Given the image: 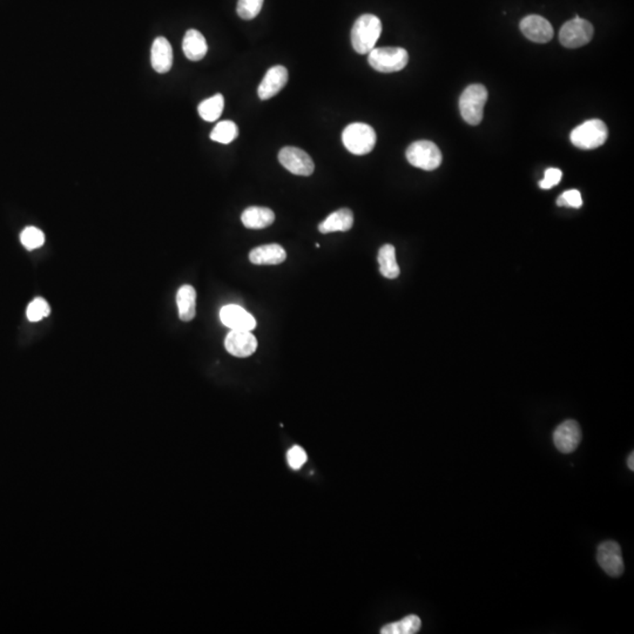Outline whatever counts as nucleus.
Segmentation results:
<instances>
[{
    "label": "nucleus",
    "mask_w": 634,
    "mask_h": 634,
    "mask_svg": "<svg viewBox=\"0 0 634 634\" xmlns=\"http://www.w3.org/2000/svg\"><path fill=\"white\" fill-rule=\"evenodd\" d=\"M262 5L264 0H239L237 6V15L242 19H254L262 10Z\"/></svg>",
    "instance_id": "obj_26"
},
{
    "label": "nucleus",
    "mask_w": 634,
    "mask_h": 634,
    "mask_svg": "<svg viewBox=\"0 0 634 634\" xmlns=\"http://www.w3.org/2000/svg\"><path fill=\"white\" fill-rule=\"evenodd\" d=\"M237 135H239V128H237V123L230 120H225V121L219 123L214 127V130H212L210 139L213 142L227 145V144L233 142L237 138Z\"/></svg>",
    "instance_id": "obj_24"
},
{
    "label": "nucleus",
    "mask_w": 634,
    "mask_h": 634,
    "mask_svg": "<svg viewBox=\"0 0 634 634\" xmlns=\"http://www.w3.org/2000/svg\"><path fill=\"white\" fill-rule=\"evenodd\" d=\"M422 622L420 617L411 615L396 623L388 624L381 628L382 634H415L420 630Z\"/></svg>",
    "instance_id": "obj_23"
},
{
    "label": "nucleus",
    "mask_w": 634,
    "mask_h": 634,
    "mask_svg": "<svg viewBox=\"0 0 634 634\" xmlns=\"http://www.w3.org/2000/svg\"><path fill=\"white\" fill-rule=\"evenodd\" d=\"M223 108H225V99L222 94L218 93L208 99L203 100L198 108V112L203 120H206L208 123H213L221 117Z\"/></svg>",
    "instance_id": "obj_22"
},
{
    "label": "nucleus",
    "mask_w": 634,
    "mask_h": 634,
    "mask_svg": "<svg viewBox=\"0 0 634 634\" xmlns=\"http://www.w3.org/2000/svg\"><path fill=\"white\" fill-rule=\"evenodd\" d=\"M182 50L191 62H199L206 57L208 46L203 33L196 30H188L182 42Z\"/></svg>",
    "instance_id": "obj_19"
},
{
    "label": "nucleus",
    "mask_w": 634,
    "mask_h": 634,
    "mask_svg": "<svg viewBox=\"0 0 634 634\" xmlns=\"http://www.w3.org/2000/svg\"><path fill=\"white\" fill-rule=\"evenodd\" d=\"M176 305L181 321L189 322L196 314V291L189 284L182 286L176 294Z\"/></svg>",
    "instance_id": "obj_20"
},
{
    "label": "nucleus",
    "mask_w": 634,
    "mask_h": 634,
    "mask_svg": "<svg viewBox=\"0 0 634 634\" xmlns=\"http://www.w3.org/2000/svg\"><path fill=\"white\" fill-rule=\"evenodd\" d=\"M581 437V429L577 422L573 420H565L554 430V445L563 454H571L577 449Z\"/></svg>",
    "instance_id": "obj_10"
},
{
    "label": "nucleus",
    "mask_w": 634,
    "mask_h": 634,
    "mask_svg": "<svg viewBox=\"0 0 634 634\" xmlns=\"http://www.w3.org/2000/svg\"><path fill=\"white\" fill-rule=\"evenodd\" d=\"M280 164L295 175L309 176L314 173L315 164L309 154L303 149L286 146L279 153Z\"/></svg>",
    "instance_id": "obj_8"
},
{
    "label": "nucleus",
    "mask_w": 634,
    "mask_h": 634,
    "mask_svg": "<svg viewBox=\"0 0 634 634\" xmlns=\"http://www.w3.org/2000/svg\"><path fill=\"white\" fill-rule=\"evenodd\" d=\"M488 101V89L483 85L468 86L459 98V112L465 123L477 126L483 120L484 106Z\"/></svg>",
    "instance_id": "obj_2"
},
{
    "label": "nucleus",
    "mask_w": 634,
    "mask_h": 634,
    "mask_svg": "<svg viewBox=\"0 0 634 634\" xmlns=\"http://www.w3.org/2000/svg\"><path fill=\"white\" fill-rule=\"evenodd\" d=\"M241 221L249 230H264L275 221V214L267 207L252 206L242 213Z\"/></svg>",
    "instance_id": "obj_17"
},
{
    "label": "nucleus",
    "mask_w": 634,
    "mask_h": 634,
    "mask_svg": "<svg viewBox=\"0 0 634 634\" xmlns=\"http://www.w3.org/2000/svg\"><path fill=\"white\" fill-rule=\"evenodd\" d=\"M608 126L599 119L588 120L571 132L569 139L573 146L581 149H594L608 140Z\"/></svg>",
    "instance_id": "obj_4"
},
{
    "label": "nucleus",
    "mask_w": 634,
    "mask_h": 634,
    "mask_svg": "<svg viewBox=\"0 0 634 634\" xmlns=\"http://www.w3.org/2000/svg\"><path fill=\"white\" fill-rule=\"evenodd\" d=\"M627 465L630 468L631 470H634V452L631 454L630 457L627 459Z\"/></svg>",
    "instance_id": "obj_31"
},
{
    "label": "nucleus",
    "mask_w": 634,
    "mask_h": 634,
    "mask_svg": "<svg viewBox=\"0 0 634 634\" xmlns=\"http://www.w3.org/2000/svg\"><path fill=\"white\" fill-rule=\"evenodd\" d=\"M406 159L413 167L423 171H434L440 167L443 157L440 148L434 142L420 140L408 147Z\"/></svg>",
    "instance_id": "obj_6"
},
{
    "label": "nucleus",
    "mask_w": 634,
    "mask_h": 634,
    "mask_svg": "<svg viewBox=\"0 0 634 634\" xmlns=\"http://www.w3.org/2000/svg\"><path fill=\"white\" fill-rule=\"evenodd\" d=\"M559 207H571V208H581L583 206L581 191L577 189H571L563 193L557 200Z\"/></svg>",
    "instance_id": "obj_28"
},
{
    "label": "nucleus",
    "mask_w": 634,
    "mask_h": 634,
    "mask_svg": "<svg viewBox=\"0 0 634 634\" xmlns=\"http://www.w3.org/2000/svg\"><path fill=\"white\" fill-rule=\"evenodd\" d=\"M288 83V71L284 66L277 65L268 69L264 80L261 81L257 94L261 100L275 96Z\"/></svg>",
    "instance_id": "obj_14"
},
{
    "label": "nucleus",
    "mask_w": 634,
    "mask_h": 634,
    "mask_svg": "<svg viewBox=\"0 0 634 634\" xmlns=\"http://www.w3.org/2000/svg\"><path fill=\"white\" fill-rule=\"evenodd\" d=\"M151 62L154 71L167 73L173 65V50L169 40L164 37H157L151 50Z\"/></svg>",
    "instance_id": "obj_15"
},
{
    "label": "nucleus",
    "mask_w": 634,
    "mask_h": 634,
    "mask_svg": "<svg viewBox=\"0 0 634 634\" xmlns=\"http://www.w3.org/2000/svg\"><path fill=\"white\" fill-rule=\"evenodd\" d=\"M379 271L386 279L394 280L400 276V267L396 261V250L393 245H384L379 252Z\"/></svg>",
    "instance_id": "obj_21"
},
{
    "label": "nucleus",
    "mask_w": 634,
    "mask_h": 634,
    "mask_svg": "<svg viewBox=\"0 0 634 634\" xmlns=\"http://www.w3.org/2000/svg\"><path fill=\"white\" fill-rule=\"evenodd\" d=\"M597 560L600 567L611 577H619L624 573L622 547L617 542H601L597 551Z\"/></svg>",
    "instance_id": "obj_9"
},
{
    "label": "nucleus",
    "mask_w": 634,
    "mask_h": 634,
    "mask_svg": "<svg viewBox=\"0 0 634 634\" xmlns=\"http://www.w3.org/2000/svg\"><path fill=\"white\" fill-rule=\"evenodd\" d=\"M286 252L282 246L277 243L264 245L254 248L249 252V260L257 266H274L284 262Z\"/></svg>",
    "instance_id": "obj_16"
},
{
    "label": "nucleus",
    "mask_w": 634,
    "mask_h": 634,
    "mask_svg": "<svg viewBox=\"0 0 634 634\" xmlns=\"http://www.w3.org/2000/svg\"><path fill=\"white\" fill-rule=\"evenodd\" d=\"M368 62L377 72H398L408 65L409 54L401 47H381L369 52Z\"/></svg>",
    "instance_id": "obj_5"
},
{
    "label": "nucleus",
    "mask_w": 634,
    "mask_h": 634,
    "mask_svg": "<svg viewBox=\"0 0 634 634\" xmlns=\"http://www.w3.org/2000/svg\"><path fill=\"white\" fill-rule=\"evenodd\" d=\"M563 173L560 169H549L544 174V179L539 182V186L542 189H551V188L557 186L560 180H562Z\"/></svg>",
    "instance_id": "obj_30"
},
{
    "label": "nucleus",
    "mask_w": 634,
    "mask_h": 634,
    "mask_svg": "<svg viewBox=\"0 0 634 634\" xmlns=\"http://www.w3.org/2000/svg\"><path fill=\"white\" fill-rule=\"evenodd\" d=\"M592 24L588 20L581 19V17L576 16L572 20L563 25L559 32V40L563 46L567 49H578L584 46L591 42L593 38Z\"/></svg>",
    "instance_id": "obj_7"
},
{
    "label": "nucleus",
    "mask_w": 634,
    "mask_h": 634,
    "mask_svg": "<svg viewBox=\"0 0 634 634\" xmlns=\"http://www.w3.org/2000/svg\"><path fill=\"white\" fill-rule=\"evenodd\" d=\"M520 31L529 40L538 44H545L554 38V27L549 20L531 15L520 22Z\"/></svg>",
    "instance_id": "obj_11"
},
{
    "label": "nucleus",
    "mask_w": 634,
    "mask_h": 634,
    "mask_svg": "<svg viewBox=\"0 0 634 634\" xmlns=\"http://www.w3.org/2000/svg\"><path fill=\"white\" fill-rule=\"evenodd\" d=\"M354 225V214L348 208L336 210L325 221L318 225V230L322 234L334 233V232H348Z\"/></svg>",
    "instance_id": "obj_18"
},
{
    "label": "nucleus",
    "mask_w": 634,
    "mask_h": 634,
    "mask_svg": "<svg viewBox=\"0 0 634 634\" xmlns=\"http://www.w3.org/2000/svg\"><path fill=\"white\" fill-rule=\"evenodd\" d=\"M220 320L230 330L252 332L256 328V320L252 314L237 305H228L220 310Z\"/></svg>",
    "instance_id": "obj_13"
},
{
    "label": "nucleus",
    "mask_w": 634,
    "mask_h": 634,
    "mask_svg": "<svg viewBox=\"0 0 634 634\" xmlns=\"http://www.w3.org/2000/svg\"><path fill=\"white\" fill-rule=\"evenodd\" d=\"M307 459L308 457H307L306 451L303 450L301 447H298V445L291 447V450L288 451V454H286L288 464L294 470L301 469L302 466L305 465V463L307 462Z\"/></svg>",
    "instance_id": "obj_29"
},
{
    "label": "nucleus",
    "mask_w": 634,
    "mask_h": 634,
    "mask_svg": "<svg viewBox=\"0 0 634 634\" xmlns=\"http://www.w3.org/2000/svg\"><path fill=\"white\" fill-rule=\"evenodd\" d=\"M51 313L50 306L44 298H35L28 305L26 310L28 321L39 322L49 316Z\"/></svg>",
    "instance_id": "obj_27"
},
{
    "label": "nucleus",
    "mask_w": 634,
    "mask_h": 634,
    "mask_svg": "<svg viewBox=\"0 0 634 634\" xmlns=\"http://www.w3.org/2000/svg\"><path fill=\"white\" fill-rule=\"evenodd\" d=\"M382 33V23L374 15H362L352 28V45L359 54H367L374 50Z\"/></svg>",
    "instance_id": "obj_1"
},
{
    "label": "nucleus",
    "mask_w": 634,
    "mask_h": 634,
    "mask_svg": "<svg viewBox=\"0 0 634 634\" xmlns=\"http://www.w3.org/2000/svg\"><path fill=\"white\" fill-rule=\"evenodd\" d=\"M20 241H22V245L27 250H33V249H38L42 246H44V243H45V235L39 228L31 225V227H26L22 232Z\"/></svg>",
    "instance_id": "obj_25"
},
{
    "label": "nucleus",
    "mask_w": 634,
    "mask_h": 634,
    "mask_svg": "<svg viewBox=\"0 0 634 634\" xmlns=\"http://www.w3.org/2000/svg\"><path fill=\"white\" fill-rule=\"evenodd\" d=\"M225 350L235 357H249L257 348V340L252 332L230 330L225 340Z\"/></svg>",
    "instance_id": "obj_12"
},
{
    "label": "nucleus",
    "mask_w": 634,
    "mask_h": 634,
    "mask_svg": "<svg viewBox=\"0 0 634 634\" xmlns=\"http://www.w3.org/2000/svg\"><path fill=\"white\" fill-rule=\"evenodd\" d=\"M376 132L367 123H350L342 133L344 147L355 155L370 153L376 145Z\"/></svg>",
    "instance_id": "obj_3"
}]
</instances>
